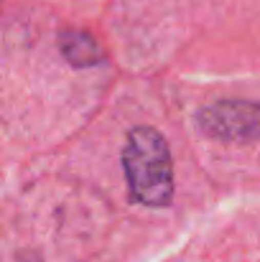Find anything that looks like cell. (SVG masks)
I'll list each match as a JSON object with an SVG mask.
<instances>
[{"label":"cell","mask_w":260,"mask_h":262,"mask_svg":"<svg viewBox=\"0 0 260 262\" xmlns=\"http://www.w3.org/2000/svg\"><path fill=\"white\" fill-rule=\"evenodd\" d=\"M59 43H62L64 59L74 67H97L102 61L99 46L94 43L92 36H87L82 31H64Z\"/></svg>","instance_id":"3957f363"},{"label":"cell","mask_w":260,"mask_h":262,"mask_svg":"<svg viewBox=\"0 0 260 262\" xmlns=\"http://www.w3.org/2000/svg\"><path fill=\"white\" fill-rule=\"evenodd\" d=\"M199 127L214 140L250 143L260 138V104L245 99H225L196 115Z\"/></svg>","instance_id":"7a4b0ae2"},{"label":"cell","mask_w":260,"mask_h":262,"mask_svg":"<svg viewBox=\"0 0 260 262\" xmlns=\"http://www.w3.org/2000/svg\"><path fill=\"white\" fill-rule=\"evenodd\" d=\"M123 171L130 196L153 209L169 206L173 199V163L164 135L153 127H133L123 148Z\"/></svg>","instance_id":"6da1fadb"}]
</instances>
